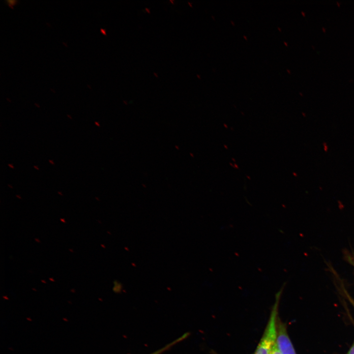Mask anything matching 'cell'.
<instances>
[{"instance_id": "obj_1", "label": "cell", "mask_w": 354, "mask_h": 354, "mask_svg": "<svg viewBox=\"0 0 354 354\" xmlns=\"http://www.w3.org/2000/svg\"><path fill=\"white\" fill-rule=\"evenodd\" d=\"M281 294L280 291L276 295L275 302L272 307L267 324L253 354H271L276 344L277 320Z\"/></svg>"}, {"instance_id": "obj_2", "label": "cell", "mask_w": 354, "mask_h": 354, "mask_svg": "<svg viewBox=\"0 0 354 354\" xmlns=\"http://www.w3.org/2000/svg\"><path fill=\"white\" fill-rule=\"evenodd\" d=\"M276 345L281 354H296L288 334L286 324L278 317Z\"/></svg>"}, {"instance_id": "obj_3", "label": "cell", "mask_w": 354, "mask_h": 354, "mask_svg": "<svg viewBox=\"0 0 354 354\" xmlns=\"http://www.w3.org/2000/svg\"><path fill=\"white\" fill-rule=\"evenodd\" d=\"M188 335L189 334L188 333H185L180 337L175 340L174 341L168 344L162 348H160V349H158V350L150 354H161L165 351L169 350L171 348L176 345L177 343L180 342L181 341L186 338L188 336Z\"/></svg>"}, {"instance_id": "obj_4", "label": "cell", "mask_w": 354, "mask_h": 354, "mask_svg": "<svg viewBox=\"0 0 354 354\" xmlns=\"http://www.w3.org/2000/svg\"><path fill=\"white\" fill-rule=\"evenodd\" d=\"M271 354H281V353L278 350L276 344H275V346L274 347Z\"/></svg>"}, {"instance_id": "obj_5", "label": "cell", "mask_w": 354, "mask_h": 354, "mask_svg": "<svg viewBox=\"0 0 354 354\" xmlns=\"http://www.w3.org/2000/svg\"><path fill=\"white\" fill-rule=\"evenodd\" d=\"M347 354H354V343L347 353Z\"/></svg>"}, {"instance_id": "obj_6", "label": "cell", "mask_w": 354, "mask_h": 354, "mask_svg": "<svg viewBox=\"0 0 354 354\" xmlns=\"http://www.w3.org/2000/svg\"><path fill=\"white\" fill-rule=\"evenodd\" d=\"M8 166H9V167H10L11 168H12V169L14 168V167H13V165L8 164Z\"/></svg>"}, {"instance_id": "obj_7", "label": "cell", "mask_w": 354, "mask_h": 354, "mask_svg": "<svg viewBox=\"0 0 354 354\" xmlns=\"http://www.w3.org/2000/svg\"><path fill=\"white\" fill-rule=\"evenodd\" d=\"M49 162L52 163L53 165L54 164V162H53L52 160H49Z\"/></svg>"}, {"instance_id": "obj_8", "label": "cell", "mask_w": 354, "mask_h": 354, "mask_svg": "<svg viewBox=\"0 0 354 354\" xmlns=\"http://www.w3.org/2000/svg\"><path fill=\"white\" fill-rule=\"evenodd\" d=\"M34 168H36L37 170H39V169L35 166H34Z\"/></svg>"}]
</instances>
